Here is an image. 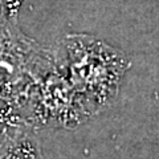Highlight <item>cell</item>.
Here are the masks:
<instances>
[{"label":"cell","mask_w":159,"mask_h":159,"mask_svg":"<svg viewBox=\"0 0 159 159\" xmlns=\"http://www.w3.org/2000/svg\"><path fill=\"white\" fill-rule=\"evenodd\" d=\"M56 69V60L47 49L27 37L17 17L0 16V101L15 118L34 86Z\"/></svg>","instance_id":"1"},{"label":"cell","mask_w":159,"mask_h":159,"mask_svg":"<svg viewBox=\"0 0 159 159\" xmlns=\"http://www.w3.org/2000/svg\"><path fill=\"white\" fill-rule=\"evenodd\" d=\"M64 49L68 80L80 96L109 93L127 68L121 52L86 34L66 36Z\"/></svg>","instance_id":"2"},{"label":"cell","mask_w":159,"mask_h":159,"mask_svg":"<svg viewBox=\"0 0 159 159\" xmlns=\"http://www.w3.org/2000/svg\"><path fill=\"white\" fill-rule=\"evenodd\" d=\"M23 0H0V16L17 17Z\"/></svg>","instance_id":"5"},{"label":"cell","mask_w":159,"mask_h":159,"mask_svg":"<svg viewBox=\"0 0 159 159\" xmlns=\"http://www.w3.org/2000/svg\"><path fill=\"white\" fill-rule=\"evenodd\" d=\"M0 159H40V147L34 139L24 134L7 151L0 154Z\"/></svg>","instance_id":"4"},{"label":"cell","mask_w":159,"mask_h":159,"mask_svg":"<svg viewBox=\"0 0 159 159\" xmlns=\"http://www.w3.org/2000/svg\"><path fill=\"white\" fill-rule=\"evenodd\" d=\"M24 134L23 122L9 114L4 106L0 107V154L7 151Z\"/></svg>","instance_id":"3"}]
</instances>
